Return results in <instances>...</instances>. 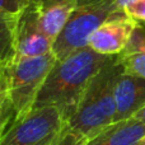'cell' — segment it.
Listing matches in <instances>:
<instances>
[{
	"label": "cell",
	"mask_w": 145,
	"mask_h": 145,
	"mask_svg": "<svg viewBox=\"0 0 145 145\" xmlns=\"http://www.w3.org/2000/svg\"><path fill=\"white\" fill-rule=\"evenodd\" d=\"M111 57L87 46L57 60L38 93L35 107L54 106L68 122L76 111L92 78Z\"/></svg>",
	"instance_id": "1"
},
{
	"label": "cell",
	"mask_w": 145,
	"mask_h": 145,
	"mask_svg": "<svg viewBox=\"0 0 145 145\" xmlns=\"http://www.w3.org/2000/svg\"><path fill=\"white\" fill-rule=\"evenodd\" d=\"M122 72L117 55L112 56L89 82L78 108L68 121L69 129L84 140L115 122V87Z\"/></svg>",
	"instance_id": "2"
},
{
	"label": "cell",
	"mask_w": 145,
	"mask_h": 145,
	"mask_svg": "<svg viewBox=\"0 0 145 145\" xmlns=\"http://www.w3.org/2000/svg\"><path fill=\"white\" fill-rule=\"evenodd\" d=\"M56 61L51 52L38 57L13 59L0 65V93L12 101L13 122L23 120L35 108L38 93Z\"/></svg>",
	"instance_id": "3"
},
{
	"label": "cell",
	"mask_w": 145,
	"mask_h": 145,
	"mask_svg": "<svg viewBox=\"0 0 145 145\" xmlns=\"http://www.w3.org/2000/svg\"><path fill=\"white\" fill-rule=\"evenodd\" d=\"M118 13L116 0H78L70 18L54 43V55L63 60L71 52L87 47L90 36Z\"/></svg>",
	"instance_id": "4"
},
{
	"label": "cell",
	"mask_w": 145,
	"mask_h": 145,
	"mask_svg": "<svg viewBox=\"0 0 145 145\" xmlns=\"http://www.w3.org/2000/svg\"><path fill=\"white\" fill-rule=\"evenodd\" d=\"M68 122L54 106L35 107L23 120L12 122L0 145H51Z\"/></svg>",
	"instance_id": "5"
},
{
	"label": "cell",
	"mask_w": 145,
	"mask_h": 145,
	"mask_svg": "<svg viewBox=\"0 0 145 145\" xmlns=\"http://www.w3.org/2000/svg\"><path fill=\"white\" fill-rule=\"evenodd\" d=\"M54 41L45 33L38 13L31 3L18 14L15 32V59L38 57L51 54Z\"/></svg>",
	"instance_id": "6"
},
{
	"label": "cell",
	"mask_w": 145,
	"mask_h": 145,
	"mask_svg": "<svg viewBox=\"0 0 145 145\" xmlns=\"http://www.w3.org/2000/svg\"><path fill=\"white\" fill-rule=\"evenodd\" d=\"M138 25V22L126 13H118L90 36L88 46L101 55L116 56L125 50Z\"/></svg>",
	"instance_id": "7"
},
{
	"label": "cell",
	"mask_w": 145,
	"mask_h": 145,
	"mask_svg": "<svg viewBox=\"0 0 145 145\" xmlns=\"http://www.w3.org/2000/svg\"><path fill=\"white\" fill-rule=\"evenodd\" d=\"M115 122L133 118L145 106V79L121 72L115 87Z\"/></svg>",
	"instance_id": "8"
},
{
	"label": "cell",
	"mask_w": 145,
	"mask_h": 145,
	"mask_svg": "<svg viewBox=\"0 0 145 145\" xmlns=\"http://www.w3.org/2000/svg\"><path fill=\"white\" fill-rule=\"evenodd\" d=\"M144 136L145 123L133 117L111 123L83 145H139Z\"/></svg>",
	"instance_id": "9"
},
{
	"label": "cell",
	"mask_w": 145,
	"mask_h": 145,
	"mask_svg": "<svg viewBox=\"0 0 145 145\" xmlns=\"http://www.w3.org/2000/svg\"><path fill=\"white\" fill-rule=\"evenodd\" d=\"M78 0H32L45 33L55 42L70 18Z\"/></svg>",
	"instance_id": "10"
},
{
	"label": "cell",
	"mask_w": 145,
	"mask_h": 145,
	"mask_svg": "<svg viewBox=\"0 0 145 145\" xmlns=\"http://www.w3.org/2000/svg\"><path fill=\"white\" fill-rule=\"evenodd\" d=\"M122 71L145 79V27L135 28L130 42L125 50L117 55Z\"/></svg>",
	"instance_id": "11"
},
{
	"label": "cell",
	"mask_w": 145,
	"mask_h": 145,
	"mask_svg": "<svg viewBox=\"0 0 145 145\" xmlns=\"http://www.w3.org/2000/svg\"><path fill=\"white\" fill-rule=\"evenodd\" d=\"M18 14L0 12V65L15 59Z\"/></svg>",
	"instance_id": "12"
},
{
	"label": "cell",
	"mask_w": 145,
	"mask_h": 145,
	"mask_svg": "<svg viewBox=\"0 0 145 145\" xmlns=\"http://www.w3.org/2000/svg\"><path fill=\"white\" fill-rule=\"evenodd\" d=\"M14 118V108L7 94L0 93V140L9 129Z\"/></svg>",
	"instance_id": "13"
},
{
	"label": "cell",
	"mask_w": 145,
	"mask_h": 145,
	"mask_svg": "<svg viewBox=\"0 0 145 145\" xmlns=\"http://www.w3.org/2000/svg\"><path fill=\"white\" fill-rule=\"evenodd\" d=\"M125 13L138 22V24L145 27V0H138L136 3L129 5L125 9Z\"/></svg>",
	"instance_id": "14"
},
{
	"label": "cell",
	"mask_w": 145,
	"mask_h": 145,
	"mask_svg": "<svg viewBox=\"0 0 145 145\" xmlns=\"http://www.w3.org/2000/svg\"><path fill=\"white\" fill-rule=\"evenodd\" d=\"M32 0H0V12L9 14H19Z\"/></svg>",
	"instance_id": "15"
},
{
	"label": "cell",
	"mask_w": 145,
	"mask_h": 145,
	"mask_svg": "<svg viewBox=\"0 0 145 145\" xmlns=\"http://www.w3.org/2000/svg\"><path fill=\"white\" fill-rule=\"evenodd\" d=\"M84 141H85L84 139L78 136L76 134L72 133L69 129V126H66L65 130L60 134V136L51 145H83Z\"/></svg>",
	"instance_id": "16"
},
{
	"label": "cell",
	"mask_w": 145,
	"mask_h": 145,
	"mask_svg": "<svg viewBox=\"0 0 145 145\" xmlns=\"http://www.w3.org/2000/svg\"><path fill=\"white\" fill-rule=\"evenodd\" d=\"M138 0H116V4H117V7L120 8L122 12H125V9L129 7V5L134 4V3H136Z\"/></svg>",
	"instance_id": "17"
},
{
	"label": "cell",
	"mask_w": 145,
	"mask_h": 145,
	"mask_svg": "<svg viewBox=\"0 0 145 145\" xmlns=\"http://www.w3.org/2000/svg\"><path fill=\"white\" fill-rule=\"evenodd\" d=\"M134 117H135L136 120H139V121H141V122L145 123V106H144L143 108H141L140 111H139L138 113H136L135 116H134Z\"/></svg>",
	"instance_id": "18"
},
{
	"label": "cell",
	"mask_w": 145,
	"mask_h": 145,
	"mask_svg": "<svg viewBox=\"0 0 145 145\" xmlns=\"http://www.w3.org/2000/svg\"><path fill=\"white\" fill-rule=\"evenodd\" d=\"M139 145H145V136H144V138H143V140H141V141H140V144H139Z\"/></svg>",
	"instance_id": "19"
}]
</instances>
